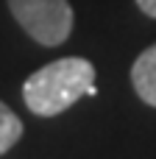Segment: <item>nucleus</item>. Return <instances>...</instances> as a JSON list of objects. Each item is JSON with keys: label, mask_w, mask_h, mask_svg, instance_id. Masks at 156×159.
<instances>
[{"label": "nucleus", "mask_w": 156, "mask_h": 159, "mask_svg": "<svg viewBox=\"0 0 156 159\" xmlns=\"http://www.w3.org/2000/svg\"><path fill=\"white\" fill-rule=\"evenodd\" d=\"M84 95H98L95 64L78 56L56 59L31 73L22 84V101L39 117L61 115Z\"/></svg>", "instance_id": "1"}, {"label": "nucleus", "mask_w": 156, "mask_h": 159, "mask_svg": "<svg viewBox=\"0 0 156 159\" xmlns=\"http://www.w3.org/2000/svg\"><path fill=\"white\" fill-rule=\"evenodd\" d=\"M11 17L39 45L56 48L73 34V6L67 0H8Z\"/></svg>", "instance_id": "2"}, {"label": "nucleus", "mask_w": 156, "mask_h": 159, "mask_svg": "<svg viewBox=\"0 0 156 159\" xmlns=\"http://www.w3.org/2000/svg\"><path fill=\"white\" fill-rule=\"evenodd\" d=\"M131 84L140 101H145L148 106L156 109V45L145 48L131 64Z\"/></svg>", "instance_id": "3"}, {"label": "nucleus", "mask_w": 156, "mask_h": 159, "mask_svg": "<svg viewBox=\"0 0 156 159\" xmlns=\"http://www.w3.org/2000/svg\"><path fill=\"white\" fill-rule=\"evenodd\" d=\"M22 137V120L0 101V154L11 151Z\"/></svg>", "instance_id": "4"}, {"label": "nucleus", "mask_w": 156, "mask_h": 159, "mask_svg": "<svg viewBox=\"0 0 156 159\" xmlns=\"http://www.w3.org/2000/svg\"><path fill=\"white\" fill-rule=\"evenodd\" d=\"M137 6H140L142 14H148V17L156 20V0H137Z\"/></svg>", "instance_id": "5"}]
</instances>
